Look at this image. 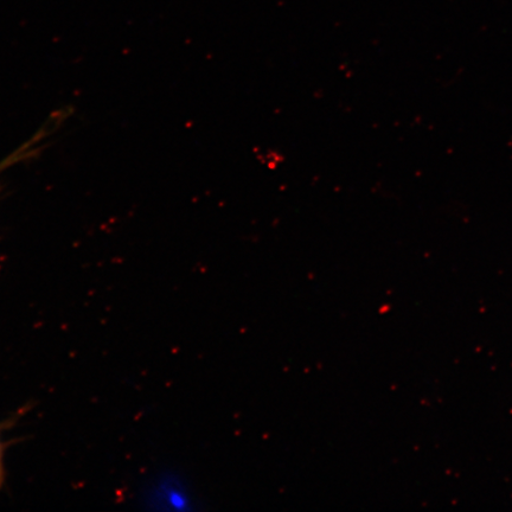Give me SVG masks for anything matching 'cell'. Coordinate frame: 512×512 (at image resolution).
<instances>
[{
	"label": "cell",
	"instance_id": "obj_1",
	"mask_svg": "<svg viewBox=\"0 0 512 512\" xmlns=\"http://www.w3.org/2000/svg\"><path fill=\"white\" fill-rule=\"evenodd\" d=\"M4 445L2 438H0V490H2L3 485L5 483L6 471H5V462H4Z\"/></svg>",
	"mask_w": 512,
	"mask_h": 512
}]
</instances>
